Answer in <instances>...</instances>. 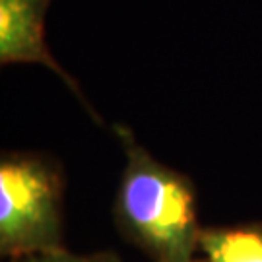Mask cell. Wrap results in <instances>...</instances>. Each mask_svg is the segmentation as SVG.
<instances>
[{"label": "cell", "instance_id": "obj_1", "mask_svg": "<svg viewBox=\"0 0 262 262\" xmlns=\"http://www.w3.org/2000/svg\"><path fill=\"white\" fill-rule=\"evenodd\" d=\"M115 132L126 156L115 198L121 233L154 262H194L202 227L192 183L158 161L128 128Z\"/></svg>", "mask_w": 262, "mask_h": 262}, {"label": "cell", "instance_id": "obj_2", "mask_svg": "<svg viewBox=\"0 0 262 262\" xmlns=\"http://www.w3.org/2000/svg\"><path fill=\"white\" fill-rule=\"evenodd\" d=\"M64 181L55 161L10 151L0 158V254L19 258L62 247Z\"/></svg>", "mask_w": 262, "mask_h": 262}, {"label": "cell", "instance_id": "obj_3", "mask_svg": "<svg viewBox=\"0 0 262 262\" xmlns=\"http://www.w3.org/2000/svg\"><path fill=\"white\" fill-rule=\"evenodd\" d=\"M51 0H0V62L2 64H41L55 72L80 103L97 119L76 80L56 62L49 51L45 18ZM101 122V121H99Z\"/></svg>", "mask_w": 262, "mask_h": 262}, {"label": "cell", "instance_id": "obj_4", "mask_svg": "<svg viewBox=\"0 0 262 262\" xmlns=\"http://www.w3.org/2000/svg\"><path fill=\"white\" fill-rule=\"evenodd\" d=\"M200 251L208 262H262V225L204 227Z\"/></svg>", "mask_w": 262, "mask_h": 262}, {"label": "cell", "instance_id": "obj_5", "mask_svg": "<svg viewBox=\"0 0 262 262\" xmlns=\"http://www.w3.org/2000/svg\"><path fill=\"white\" fill-rule=\"evenodd\" d=\"M12 262H121L113 253H95V254H72L58 249L51 253H37L12 258Z\"/></svg>", "mask_w": 262, "mask_h": 262}]
</instances>
